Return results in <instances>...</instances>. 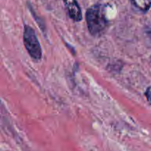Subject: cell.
<instances>
[{
    "instance_id": "1",
    "label": "cell",
    "mask_w": 151,
    "mask_h": 151,
    "mask_svg": "<svg viewBox=\"0 0 151 151\" xmlns=\"http://www.w3.org/2000/svg\"><path fill=\"white\" fill-rule=\"evenodd\" d=\"M86 20L89 32L96 37L103 35L109 24L105 7L102 4L90 7L86 13Z\"/></svg>"
},
{
    "instance_id": "2",
    "label": "cell",
    "mask_w": 151,
    "mask_h": 151,
    "mask_svg": "<svg viewBox=\"0 0 151 151\" xmlns=\"http://www.w3.org/2000/svg\"><path fill=\"white\" fill-rule=\"evenodd\" d=\"M23 41L25 48L30 57L35 61H39L42 58V50L35 30L29 25H25L23 32Z\"/></svg>"
},
{
    "instance_id": "3",
    "label": "cell",
    "mask_w": 151,
    "mask_h": 151,
    "mask_svg": "<svg viewBox=\"0 0 151 151\" xmlns=\"http://www.w3.org/2000/svg\"><path fill=\"white\" fill-rule=\"evenodd\" d=\"M69 16L75 22H81L83 19L81 7L77 0H63Z\"/></svg>"
},
{
    "instance_id": "4",
    "label": "cell",
    "mask_w": 151,
    "mask_h": 151,
    "mask_svg": "<svg viewBox=\"0 0 151 151\" xmlns=\"http://www.w3.org/2000/svg\"><path fill=\"white\" fill-rule=\"evenodd\" d=\"M131 1L134 6L142 12H147L151 7V0H131Z\"/></svg>"
},
{
    "instance_id": "5",
    "label": "cell",
    "mask_w": 151,
    "mask_h": 151,
    "mask_svg": "<svg viewBox=\"0 0 151 151\" xmlns=\"http://www.w3.org/2000/svg\"><path fill=\"white\" fill-rule=\"evenodd\" d=\"M145 96L148 103L151 105V86L147 88L145 91Z\"/></svg>"
}]
</instances>
